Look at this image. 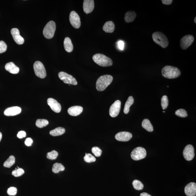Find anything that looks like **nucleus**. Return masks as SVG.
Here are the masks:
<instances>
[{"mask_svg": "<svg viewBox=\"0 0 196 196\" xmlns=\"http://www.w3.org/2000/svg\"><path fill=\"white\" fill-rule=\"evenodd\" d=\"M15 158L13 155H11L3 164V166L5 167L10 168L15 163Z\"/></svg>", "mask_w": 196, "mask_h": 196, "instance_id": "nucleus-28", "label": "nucleus"}, {"mask_svg": "<svg viewBox=\"0 0 196 196\" xmlns=\"http://www.w3.org/2000/svg\"><path fill=\"white\" fill-rule=\"evenodd\" d=\"M121 107V102L119 100H116L109 109V114L112 117H115L119 114Z\"/></svg>", "mask_w": 196, "mask_h": 196, "instance_id": "nucleus-11", "label": "nucleus"}, {"mask_svg": "<svg viewBox=\"0 0 196 196\" xmlns=\"http://www.w3.org/2000/svg\"><path fill=\"white\" fill-rule=\"evenodd\" d=\"M153 41L163 48H166L169 45L168 39L163 33L160 32H155L152 34Z\"/></svg>", "mask_w": 196, "mask_h": 196, "instance_id": "nucleus-4", "label": "nucleus"}, {"mask_svg": "<svg viewBox=\"0 0 196 196\" xmlns=\"http://www.w3.org/2000/svg\"><path fill=\"white\" fill-rule=\"evenodd\" d=\"M162 75L164 77L169 79H174L180 76L181 72L176 67L166 65L162 68Z\"/></svg>", "mask_w": 196, "mask_h": 196, "instance_id": "nucleus-1", "label": "nucleus"}, {"mask_svg": "<svg viewBox=\"0 0 196 196\" xmlns=\"http://www.w3.org/2000/svg\"><path fill=\"white\" fill-rule=\"evenodd\" d=\"M65 50L68 52H71L73 50V46L71 40L68 37L65 38L64 42Z\"/></svg>", "mask_w": 196, "mask_h": 196, "instance_id": "nucleus-22", "label": "nucleus"}, {"mask_svg": "<svg viewBox=\"0 0 196 196\" xmlns=\"http://www.w3.org/2000/svg\"><path fill=\"white\" fill-rule=\"evenodd\" d=\"M113 77L110 75H104L100 76L97 80L96 88L98 91H104L112 83Z\"/></svg>", "mask_w": 196, "mask_h": 196, "instance_id": "nucleus-2", "label": "nucleus"}, {"mask_svg": "<svg viewBox=\"0 0 196 196\" xmlns=\"http://www.w3.org/2000/svg\"><path fill=\"white\" fill-rule=\"evenodd\" d=\"M59 77L60 79L65 84L76 85L77 82L76 79L71 75L64 72H60Z\"/></svg>", "mask_w": 196, "mask_h": 196, "instance_id": "nucleus-8", "label": "nucleus"}, {"mask_svg": "<svg viewBox=\"0 0 196 196\" xmlns=\"http://www.w3.org/2000/svg\"><path fill=\"white\" fill-rule=\"evenodd\" d=\"M33 69L35 75L41 79L45 78L46 76V72L44 65L41 62L36 61L33 64Z\"/></svg>", "mask_w": 196, "mask_h": 196, "instance_id": "nucleus-7", "label": "nucleus"}, {"mask_svg": "<svg viewBox=\"0 0 196 196\" xmlns=\"http://www.w3.org/2000/svg\"><path fill=\"white\" fill-rule=\"evenodd\" d=\"M26 135V133L24 131H20L17 134V137L19 138H22L25 137Z\"/></svg>", "mask_w": 196, "mask_h": 196, "instance_id": "nucleus-39", "label": "nucleus"}, {"mask_svg": "<svg viewBox=\"0 0 196 196\" xmlns=\"http://www.w3.org/2000/svg\"><path fill=\"white\" fill-rule=\"evenodd\" d=\"M137 15L133 11H129L126 12L125 15V20L126 23H130L135 20Z\"/></svg>", "mask_w": 196, "mask_h": 196, "instance_id": "nucleus-23", "label": "nucleus"}, {"mask_svg": "<svg viewBox=\"0 0 196 196\" xmlns=\"http://www.w3.org/2000/svg\"><path fill=\"white\" fill-rule=\"evenodd\" d=\"M175 114L176 115L182 118L186 117L188 115L186 110L183 109H178L176 111Z\"/></svg>", "mask_w": 196, "mask_h": 196, "instance_id": "nucleus-33", "label": "nucleus"}, {"mask_svg": "<svg viewBox=\"0 0 196 196\" xmlns=\"http://www.w3.org/2000/svg\"><path fill=\"white\" fill-rule=\"evenodd\" d=\"M33 143V139L30 138H28L26 139V140L25 141V144L26 146H31Z\"/></svg>", "mask_w": 196, "mask_h": 196, "instance_id": "nucleus-40", "label": "nucleus"}, {"mask_svg": "<svg viewBox=\"0 0 196 196\" xmlns=\"http://www.w3.org/2000/svg\"><path fill=\"white\" fill-rule=\"evenodd\" d=\"M161 1L163 4L169 5L172 4L173 1L172 0H162Z\"/></svg>", "mask_w": 196, "mask_h": 196, "instance_id": "nucleus-42", "label": "nucleus"}, {"mask_svg": "<svg viewBox=\"0 0 196 196\" xmlns=\"http://www.w3.org/2000/svg\"><path fill=\"white\" fill-rule=\"evenodd\" d=\"M83 107L79 106H75L70 107L68 109V114L72 116H77L82 114Z\"/></svg>", "mask_w": 196, "mask_h": 196, "instance_id": "nucleus-19", "label": "nucleus"}, {"mask_svg": "<svg viewBox=\"0 0 196 196\" xmlns=\"http://www.w3.org/2000/svg\"><path fill=\"white\" fill-rule=\"evenodd\" d=\"M169 105V100L167 96L164 95L161 98V106L162 109L165 110Z\"/></svg>", "mask_w": 196, "mask_h": 196, "instance_id": "nucleus-32", "label": "nucleus"}, {"mask_svg": "<svg viewBox=\"0 0 196 196\" xmlns=\"http://www.w3.org/2000/svg\"><path fill=\"white\" fill-rule=\"evenodd\" d=\"M194 40V37L192 35H186L183 36L180 42L181 48L184 50L188 49L193 43Z\"/></svg>", "mask_w": 196, "mask_h": 196, "instance_id": "nucleus-9", "label": "nucleus"}, {"mask_svg": "<svg viewBox=\"0 0 196 196\" xmlns=\"http://www.w3.org/2000/svg\"><path fill=\"white\" fill-rule=\"evenodd\" d=\"M11 33L16 43L19 45H22L24 43V39L20 35L18 29L17 28H14L11 29Z\"/></svg>", "mask_w": 196, "mask_h": 196, "instance_id": "nucleus-14", "label": "nucleus"}, {"mask_svg": "<svg viewBox=\"0 0 196 196\" xmlns=\"http://www.w3.org/2000/svg\"><path fill=\"white\" fill-rule=\"evenodd\" d=\"M65 130L64 128L62 127H58L50 131L49 134L53 136H58L63 135L65 133Z\"/></svg>", "mask_w": 196, "mask_h": 196, "instance_id": "nucleus-24", "label": "nucleus"}, {"mask_svg": "<svg viewBox=\"0 0 196 196\" xmlns=\"http://www.w3.org/2000/svg\"><path fill=\"white\" fill-rule=\"evenodd\" d=\"M48 124V121L45 119H38L36 123V126L40 128L46 126Z\"/></svg>", "mask_w": 196, "mask_h": 196, "instance_id": "nucleus-29", "label": "nucleus"}, {"mask_svg": "<svg viewBox=\"0 0 196 196\" xmlns=\"http://www.w3.org/2000/svg\"><path fill=\"white\" fill-rule=\"evenodd\" d=\"M185 192L187 196H195L196 184L194 182L188 183L185 187Z\"/></svg>", "mask_w": 196, "mask_h": 196, "instance_id": "nucleus-16", "label": "nucleus"}, {"mask_svg": "<svg viewBox=\"0 0 196 196\" xmlns=\"http://www.w3.org/2000/svg\"><path fill=\"white\" fill-rule=\"evenodd\" d=\"M194 22L195 23H196V17H195V19H194Z\"/></svg>", "mask_w": 196, "mask_h": 196, "instance_id": "nucleus-45", "label": "nucleus"}, {"mask_svg": "<svg viewBox=\"0 0 196 196\" xmlns=\"http://www.w3.org/2000/svg\"><path fill=\"white\" fill-rule=\"evenodd\" d=\"M5 68L7 71L13 74L18 73L19 71L18 67L12 62L6 64L5 65Z\"/></svg>", "mask_w": 196, "mask_h": 196, "instance_id": "nucleus-20", "label": "nucleus"}, {"mask_svg": "<svg viewBox=\"0 0 196 196\" xmlns=\"http://www.w3.org/2000/svg\"><path fill=\"white\" fill-rule=\"evenodd\" d=\"M146 151L144 148L138 147L134 149L131 153V157L134 160H138L146 157Z\"/></svg>", "mask_w": 196, "mask_h": 196, "instance_id": "nucleus-6", "label": "nucleus"}, {"mask_svg": "<svg viewBox=\"0 0 196 196\" xmlns=\"http://www.w3.org/2000/svg\"><path fill=\"white\" fill-rule=\"evenodd\" d=\"M21 111H22V109L20 107H12L7 108L4 111V114L6 116H14L20 114Z\"/></svg>", "mask_w": 196, "mask_h": 196, "instance_id": "nucleus-17", "label": "nucleus"}, {"mask_svg": "<svg viewBox=\"0 0 196 196\" xmlns=\"http://www.w3.org/2000/svg\"><path fill=\"white\" fill-rule=\"evenodd\" d=\"M92 58L95 62L100 66L109 67L113 65L112 59L102 54H95L93 55Z\"/></svg>", "mask_w": 196, "mask_h": 196, "instance_id": "nucleus-3", "label": "nucleus"}, {"mask_svg": "<svg viewBox=\"0 0 196 196\" xmlns=\"http://www.w3.org/2000/svg\"><path fill=\"white\" fill-rule=\"evenodd\" d=\"M92 151L95 156L99 157L102 154L101 150L98 147H94L92 149Z\"/></svg>", "mask_w": 196, "mask_h": 196, "instance_id": "nucleus-36", "label": "nucleus"}, {"mask_svg": "<svg viewBox=\"0 0 196 196\" xmlns=\"http://www.w3.org/2000/svg\"><path fill=\"white\" fill-rule=\"evenodd\" d=\"M115 29L114 24L112 21H108L105 23L103 27L104 31L107 33H112Z\"/></svg>", "mask_w": 196, "mask_h": 196, "instance_id": "nucleus-21", "label": "nucleus"}, {"mask_svg": "<svg viewBox=\"0 0 196 196\" xmlns=\"http://www.w3.org/2000/svg\"><path fill=\"white\" fill-rule=\"evenodd\" d=\"M143 128L149 132H152L153 131V127L151 122L148 119L143 120L142 124Z\"/></svg>", "mask_w": 196, "mask_h": 196, "instance_id": "nucleus-26", "label": "nucleus"}, {"mask_svg": "<svg viewBox=\"0 0 196 196\" xmlns=\"http://www.w3.org/2000/svg\"><path fill=\"white\" fill-rule=\"evenodd\" d=\"M84 159V161L87 163H91L96 161V158L95 157L89 153H86Z\"/></svg>", "mask_w": 196, "mask_h": 196, "instance_id": "nucleus-31", "label": "nucleus"}, {"mask_svg": "<svg viewBox=\"0 0 196 196\" xmlns=\"http://www.w3.org/2000/svg\"><path fill=\"white\" fill-rule=\"evenodd\" d=\"M2 134L1 132H0V142H1L2 138Z\"/></svg>", "mask_w": 196, "mask_h": 196, "instance_id": "nucleus-44", "label": "nucleus"}, {"mask_svg": "<svg viewBox=\"0 0 196 196\" xmlns=\"http://www.w3.org/2000/svg\"><path fill=\"white\" fill-rule=\"evenodd\" d=\"M17 192V188L14 187H10L7 191V193L8 195L11 196H14L16 195Z\"/></svg>", "mask_w": 196, "mask_h": 196, "instance_id": "nucleus-37", "label": "nucleus"}, {"mask_svg": "<svg viewBox=\"0 0 196 196\" xmlns=\"http://www.w3.org/2000/svg\"><path fill=\"white\" fill-rule=\"evenodd\" d=\"M163 113H165V111H163Z\"/></svg>", "mask_w": 196, "mask_h": 196, "instance_id": "nucleus-46", "label": "nucleus"}, {"mask_svg": "<svg viewBox=\"0 0 196 196\" xmlns=\"http://www.w3.org/2000/svg\"><path fill=\"white\" fill-rule=\"evenodd\" d=\"M24 173L23 169L18 167V168L16 169L15 170L12 171V174L15 177H19L22 176Z\"/></svg>", "mask_w": 196, "mask_h": 196, "instance_id": "nucleus-34", "label": "nucleus"}, {"mask_svg": "<svg viewBox=\"0 0 196 196\" xmlns=\"http://www.w3.org/2000/svg\"><path fill=\"white\" fill-rule=\"evenodd\" d=\"M133 187L135 189L137 190H141L143 189L144 188V185L140 181L138 180H135L132 183Z\"/></svg>", "mask_w": 196, "mask_h": 196, "instance_id": "nucleus-30", "label": "nucleus"}, {"mask_svg": "<svg viewBox=\"0 0 196 196\" xmlns=\"http://www.w3.org/2000/svg\"><path fill=\"white\" fill-rule=\"evenodd\" d=\"M58 155V153L57 151H53L47 153V157L48 159L51 160H54L57 158Z\"/></svg>", "mask_w": 196, "mask_h": 196, "instance_id": "nucleus-35", "label": "nucleus"}, {"mask_svg": "<svg viewBox=\"0 0 196 196\" xmlns=\"http://www.w3.org/2000/svg\"><path fill=\"white\" fill-rule=\"evenodd\" d=\"M47 103L52 110L54 112L59 113L61 112V104L54 98H50L47 100Z\"/></svg>", "mask_w": 196, "mask_h": 196, "instance_id": "nucleus-13", "label": "nucleus"}, {"mask_svg": "<svg viewBox=\"0 0 196 196\" xmlns=\"http://www.w3.org/2000/svg\"><path fill=\"white\" fill-rule=\"evenodd\" d=\"M7 45L4 41H0V54L4 53L7 50Z\"/></svg>", "mask_w": 196, "mask_h": 196, "instance_id": "nucleus-38", "label": "nucleus"}, {"mask_svg": "<svg viewBox=\"0 0 196 196\" xmlns=\"http://www.w3.org/2000/svg\"><path fill=\"white\" fill-rule=\"evenodd\" d=\"M140 196H152L146 192H143L140 194Z\"/></svg>", "mask_w": 196, "mask_h": 196, "instance_id": "nucleus-43", "label": "nucleus"}, {"mask_svg": "<svg viewBox=\"0 0 196 196\" xmlns=\"http://www.w3.org/2000/svg\"><path fill=\"white\" fill-rule=\"evenodd\" d=\"M132 135L129 132H120L115 135L116 140L122 142H126L132 138Z\"/></svg>", "mask_w": 196, "mask_h": 196, "instance_id": "nucleus-15", "label": "nucleus"}, {"mask_svg": "<svg viewBox=\"0 0 196 196\" xmlns=\"http://www.w3.org/2000/svg\"><path fill=\"white\" fill-rule=\"evenodd\" d=\"M65 167L61 163H56L53 166L52 171L54 173H58L61 171L64 170Z\"/></svg>", "mask_w": 196, "mask_h": 196, "instance_id": "nucleus-27", "label": "nucleus"}, {"mask_svg": "<svg viewBox=\"0 0 196 196\" xmlns=\"http://www.w3.org/2000/svg\"><path fill=\"white\" fill-rule=\"evenodd\" d=\"M183 155L185 159L188 161L192 160L195 157L194 149L193 146L188 145L185 147L183 151Z\"/></svg>", "mask_w": 196, "mask_h": 196, "instance_id": "nucleus-12", "label": "nucleus"}, {"mask_svg": "<svg viewBox=\"0 0 196 196\" xmlns=\"http://www.w3.org/2000/svg\"><path fill=\"white\" fill-rule=\"evenodd\" d=\"M117 44L119 48L121 50H123L124 47V42L122 41V40H120V41L118 42Z\"/></svg>", "mask_w": 196, "mask_h": 196, "instance_id": "nucleus-41", "label": "nucleus"}, {"mask_svg": "<svg viewBox=\"0 0 196 196\" xmlns=\"http://www.w3.org/2000/svg\"><path fill=\"white\" fill-rule=\"evenodd\" d=\"M134 99L133 97L131 96L129 97L128 99L125 103L123 112L125 114H128L130 110V107L134 103Z\"/></svg>", "mask_w": 196, "mask_h": 196, "instance_id": "nucleus-25", "label": "nucleus"}, {"mask_svg": "<svg viewBox=\"0 0 196 196\" xmlns=\"http://www.w3.org/2000/svg\"><path fill=\"white\" fill-rule=\"evenodd\" d=\"M56 25L54 21H51L47 23L44 28L43 34L47 39H51L54 37L56 31Z\"/></svg>", "mask_w": 196, "mask_h": 196, "instance_id": "nucleus-5", "label": "nucleus"}, {"mask_svg": "<svg viewBox=\"0 0 196 196\" xmlns=\"http://www.w3.org/2000/svg\"><path fill=\"white\" fill-rule=\"evenodd\" d=\"M84 11L86 14L91 13L94 10V1L93 0H84L83 2Z\"/></svg>", "mask_w": 196, "mask_h": 196, "instance_id": "nucleus-18", "label": "nucleus"}, {"mask_svg": "<svg viewBox=\"0 0 196 196\" xmlns=\"http://www.w3.org/2000/svg\"><path fill=\"white\" fill-rule=\"evenodd\" d=\"M70 21L72 26L75 29H78L81 26V21L80 17L77 12L72 11L70 15Z\"/></svg>", "mask_w": 196, "mask_h": 196, "instance_id": "nucleus-10", "label": "nucleus"}]
</instances>
